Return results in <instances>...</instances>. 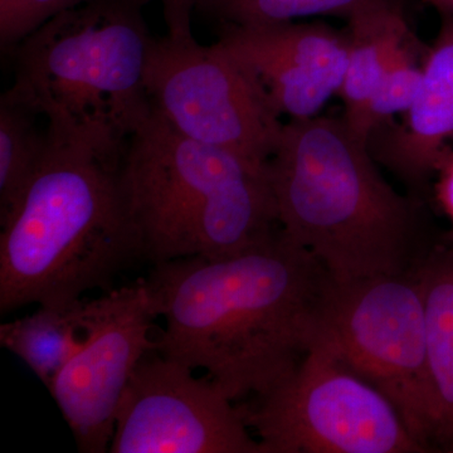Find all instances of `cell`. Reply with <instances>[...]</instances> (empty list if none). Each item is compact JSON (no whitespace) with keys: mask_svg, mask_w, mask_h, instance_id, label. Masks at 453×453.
<instances>
[{"mask_svg":"<svg viewBox=\"0 0 453 453\" xmlns=\"http://www.w3.org/2000/svg\"><path fill=\"white\" fill-rule=\"evenodd\" d=\"M384 5H403V0H195V11L232 26L279 25L315 16L349 20Z\"/></svg>","mask_w":453,"mask_h":453,"instance_id":"e0dca14e","label":"cell"},{"mask_svg":"<svg viewBox=\"0 0 453 453\" xmlns=\"http://www.w3.org/2000/svg\"><path fill=\"white\" fill-rule=\"evenodd\" d=\"M240 407L261 453H427L380 390L318 345Z\"/></svg>","mask_w":453,"mask_h":453,"instance_id":"52a82bcc","label":"cell"},{"mask_svg":"<svg viewBox=\"0 0 453 453\" xmlns=\"http://www.w3.org/2000/svg\"><path fill=\"white\" fill-rule=\"evenodd\" d=\"M85 0H0V47L9 55L44 22Z\"/></svg>","mask_w":453,"mask_h":453,"instance_id":"d6986e66","label":"cell"},{"mask_svg":"<svg viewBox=\"0 0 453 453\" xmlns=\"http://www.w3.org/2000/svg\"><path fill=\"white\" fill-rule=\"evenodd\" d=\"M220 43L256 71L308 74L339 94L347 71V31L319 23L268 26L222 25Z\"/></svg>","mask_w":453,"mask_h":453,"instance_id":"7c38bea8","label":"cell"},{"mask_svg":"<svg viewBox=\"0 0 453 453\" xmlns=\"http://www.w3.org/2000/svg\"><path fill=\"white\" fill-rule=\"evenodd\" d=\"M94 300L38 306L37 311L0 325L2 347L20 357L49 389L89 336Z\"/></svg>","mask_w":453,"mask_h":453,"instance_id":"5bb4252c","label":"cell"},{"mask_svg":"<svg viewBox=\"0 0 453 453\" xmlns=\"http://www.w3.org/2000/svg\"><path fill=\"white\" fill-rule=\"evenodd\" d=\"M348 65L339 96L344 103V119L357 135L366 107L380 81L393 50L410 37L403 5L369 9L348 20Z\"/></svg>","mask_w":453,"mask_h":453,"instance_id":"9a60e30c","label":"cell"},{"mask_svg":"<svg viewBox=\"0 0 453 453\" xmlns=\"http://www.w3.org/2000/svg\"><path fill=\"white\" fill-rule=\"evenodd\" d=\"M344 116L285 122L267 162L280 228L339 281L412 273L423 201L401 195Z\"/></svg>","mask_w":453,"mask_h":453,"instance_id":"7a4b0ae2","label":"cell"},{"mask_svg":"<svg viewBox=\"0 0 453 453\" xmlns=\"http://www.w3.org/2000/svg\"><path fill=\"white\" fill-rule=\"evenodd\" d=\"M146 85L151 106L187 138L266 164L285 122L249 64L193 35L155 37Z\"/></svg>","mask_w":453,"mask_h":453,"instance_id":"ba28073f","label":"cell"},{"mask_svg":"<svg viewBox=\"0 0 453 453\" xmlns=\"http://www.w3.org/2000/svg\"><path fill=\"white\" fill-rule=\"evenodd\" d=\"M49 146L43 116L5 91L0 98V223L19 204Z\"/></svg>","mask_w":453,"mask_h":453,"instance_id":"2e32d148","label":"cell"},{"mask_svg":"<svg viewBox=\"0 0 453 453\" xmlns=\"http://www.w3.org/2000/svg\"><path fill=\"white\" fill-rule=\"evenodd\" d=\"M425 3L437 9L443 17H453V0H425Z\"/></svg>","mask_w":453,"mask_h":453,"instance_id":"7402d4cb","label":"cell"},{"mask_svg":"<svg viewBox=\"0 0 453 453\" xmlns=\"http://www.w3.org/2000/svg\"><path fill=\"white\" fill-rule=\"evenodd\" d=\"M327 271L277 232L226 257L154 265L145 280L164 357L204 369L232 401L265 395L303 359Z\"/></svg>","mask_w":453,"mask_h":453,"instance_id":"6da1fadb","label":"cell"},{"mask_svg":"<svg viewBox=\"0 0 453 453\" xmlns=\"http://www.w3.org/2000/svg\"><path fill=\"white\" fill-rule=\"evenodd\" d=\"M402 124L392 121L368 139L372 157L422 199L441 155L453 140V17L442 27L422 65V81Z\"/></svg>","mask_w":453,"mask_h":453,"instance_id":"8fae6325","label":"cell"},{"mask_svg":"<svg viewBox=\"0 0 453 453\" xmlns=\"http://www.w3.org/2000/svg\"><path fill=\"white\" fill-rule=\"evenodd\" d=\"M414 273L425 306L432 446L453 453V249L432 246Z\"/></svg>","mask_w":453,"mask_h":453,"instance_id":"4fadbf2b","label":"cell"},{"mask_svg":"<svg viewBox=\"0 0 453 453\" xmlns=\"http://www.w3.org/2000/svg\"><path fill=\"white\" fill-rule=\"evenodd\" d=\"M119 186L154 265L237 255L280 229L267 163L187 138L154 109L125 144Z\"/></svg>","mask_w":453,"mask_h":453,"instance_id":"277c9868","label":"cell"},{"mask_svg":"<svg viewBox=\"0 0 453 453\" xmlns=\"http://www.w3.org/2000/svg\"><path fill=\"white\" fill-rule=\"evenodd\" d=\"M412 35L405 38L390 56L380 81L363 119L359 136L368 142L369 136L381 125L405 113L413 105L422 81V65L417 64Z\"/></svg>","mask_w":453,"mask_h":453,"instance_id":"ac0fdd59","label":"cell"},{"mask_svg":"<svg viewBox=\"0 0 453 453\" xmlns=\"http://www.w3.org/2000/svg\"><path fill=\"white\" fill-rule=\"evenodd\" d=\"M162 4L164 20L168 33L174 37L190 35L192 33V14L195 0H157Z\"/></svg>","mask_w":453,"mask_h":453,"instance_id":"ffe728a7","label":"cell"},{"mask_svg":"<svg viewBox=\"0 0 453 453\" xmlns=\"http://www.w3.org/2000/svg\"><path fill=\"white\" fill-rule=\"evenodd\" d=\"M146 354L119 404L111 453H261L240 404L210 377Z\"/></svg>","mask_w":453,"mask_h":453,"instance_id":"9c48e42d","label":"cell"},{"mask_svg":"<svg viewBox=\"0 0 453 453\" xmlns=\"http://www.w3.org/2000/svg\"><path fill=\"white\" fill-rule=\"evenodd\" d=\"M154 319L145 280L94 300L88 342L49 388L80 451L109 452L131 375L157 348L150 335Z\"/></svg>","mask_w":453,"mask_h":453,"instance_id":"30bf717a","label":"cell"},{"mask_svg":"<svg viewBox=\"0 0 453 453\" xmlns=\"http://www.w3.org/2000/svg\"><path fill=\"white\" fill-rule=\"evenodd\" d=\"M311 345L380 390L417 442L434 452L425 306L414 270L347 281L327 276L312 316Z\"/></svg>","mask_w":453,"mask_h":453,"instance_id":"8992f818","label":"cell"},{"mask_svg":"<svg viewBox=\"0 0 453 453\" xmlns=\"http://www.w3.org/2000/svg\"><path fill=\"white\" fill-rule=\"evenodd\" d=\"M0 223V312L64 306L142 257L119 186L122 153L57 138Z\"/></svg>","mask_w":453,"mask_h":453,"instance_id":"3957f363","label":"cell"},{"mask_svg":"<svg viewBox=\"0 0 453 453\" xmlns=\"http://www.w3.org/2000/svg\"><path fill=\"white\" fill-rule=\"evenodd\" d=\"M437 177L434 192L438 204L445 211L453 226V149L449 148L443 151L438 159L436 172Z\"/></svg>","mask_w":453,"mask_h":453,"instance_id":"44dd1931","label":"cell"},{"mask_svg":"<svg viewBox=\"0 0 453 453\" xmlns=\"http://www.w3.org/2000/svg\"><path fill=\"white\" fill-rule=\"evenodd\" d=\"M153 0H85L56 14L9 53L7 91L43 116L57 138L121 153L150 115L146 85Z\"/></svg>","mask_w":453,"mask_h":453,"instance_id":"5b68a950","label":"cell"}]
</instances>
